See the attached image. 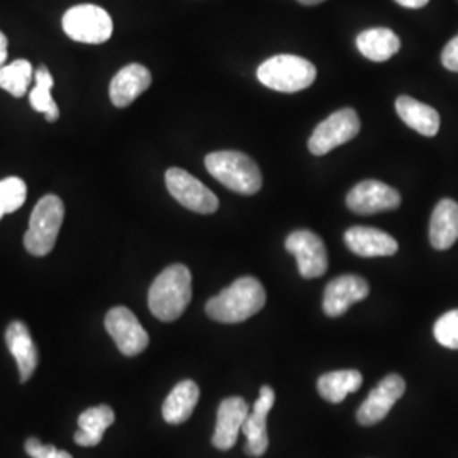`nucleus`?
I'll use <instances>...</instances> for the list:
<instances>
[{"label":"nucleus","instance_id":"obj_28","mask_svg":"<svg viewBox=\"0 0 458 458\" xmlns=\"http://www.w3.org/2000/svg\"><path fill=\"white\" fill-rule=\"evenodd\" d=\"M433 333L437 342L442 346L450 350H458V310L445 312L435 323Z\"/></svg>","mask_w":458,"mask_h":458},{"label":"nucleus","instance_id":"obj_14","mask_svg":"<svg viewBox=\"0 0 458 458\" xmlns=\"http://www.w3.org/2000/svg\"><path fill=\"white\" fill-rule=\"evenodd\" d=\"M276 393L272 387L263 386L253 410L248 414L243 433L246 437L245 454L250 457H262L268 448V433H267V418L274 408Z\"/></svg>","mask_w":458,"mask_h":458},{"label":"nucleus","instance_id":"obj_18","mask_svg":"<svg viewBox=\"0 0 458 458\" xmlns=\"http://www.w3.org/2000/svg\"><path fill=\"white\" fill-rule=\"evenodd\" d=\"M5 344L16 359L21 382H28L38 367V348L30 333V327L22 321H13L5 329Z\"/></svg>","mask_w":458,"mask_h":458},{"label":"nucleus","instance_id":"obj_8","mask_svg":"<svg viewBox=\"0 0 458 458\" xmlns=\"http://www.w3.org/2000/svg\"><path fill=\"white\" fill-rule=\"evenodd\" d=\"M166 189L172 197L189 211L199 214H213L219 208V200L211 189H208L194 175L182 168H168L165 174Z\"/></svg>","mask_w":458,"mask_h":458},{"label":"nucleus","instance_id":"obj_19","mask_svg":"<svg viewBox=\"0 0 458 458\" xmlns=\"http://www.w3.org/2000/svg\"><path fill=\"white\" fill-rule=\"evenodd\" d=\"M458 240V204L452 199H443L429 221V242L435 250H448Z\"/></svg>","mask_w":458,"mask_h":458},{"label":"nucleus","instance_id":"obj_32","mask_svg":"<svg viewBox=\"0 0 458 458\" xmlns=\"http://www.w3.org/2000/svg\"><path fill=\"white\" fill-rule=\"evenodd\" d=\"M7 62V38L0 31V66L5 65Z\"/></svg>","mask_w":458,"mask_h":458},{"label":"nucleus","instance_id":"obj_27","mask_svg":"<svg viewBox=\"0 0 458 458\" xmlns=\"http://www.w3.org/2000/svg\"><path fill=\"white\" fill-rule=\"evenodd\" d=\"M28 187L19 177H7L0 181V208L5 214L16 213L26 202Z\"/></svg>","mask_w":458,"mask_h":458},{"label":"nucleus","instance_id":"obj_24","mask_svg":"<svg viewBox=\"0 0 458 458\" xmlns=\"http://www.w3.org/2000/svg\"><path fill=\"white\" fill-rule=\"evenodd\" d=\"M363 377L359 370H336L319 377L318 391L323 399L333 404L344 401L348 394L357 393L361 387Z\"/></svg>","mask_w":458,"mask_h":458},{"label":"nucleus","instance_id":"obj_1","mask_svg":"<svg viewBox=\"0 0 458 458\" xmlns=\"http://www.w3.org/2000/svg\"><path fill=\"white\" fill-rule=\"evenodd\" d=\"M192 299V274L191 270L175 263L166 267L155 278L148 293V306L153 316L165 323L179 319Z\"/></svg>","mask_w":458,"mask_h":458},{"label":"nucleus","instance_id":"obj_7","mask_svg":"<svg viewBox=\"0 0 458 458\" xmlns=\"http://www.w3.org/2000/svg\"><path fill=\"white\" fill-rule=\"evenodd\" d=\"M360 132L359 114L344 107L331 115H327L323 123L316 126L310 138V151L316 157H323L335 148L342 147L353 140Z\"/></svg>","mask_w":458,"mask_h":458},{"label":"nucleus","instance_id":"obj_16","mask_svg":"<svg viewBox=\"0 0 458 458\" xmlns=\"http://www.w3.org/2000/svg\"><path fill=\"white\" fill-rule=\"evenodd\" d=\"M344 245L359 257L374 259V257H393L399 250V245L391 234L376 228L355 226L344 233Z\"/></svg>","mask_w":458,"mask_h":458},{"label":"nucleus","instance_id":"obj_33","mask_svg":"<svg viewBox=\"0 0 458 458\" xmlns=\"http://www.w3.org/2000/svg\"><path fill=\"white\" fill-rule=\"evenodd\" d=\"M297 2H301L302 5H316V4H321L325 0H297Z\"/></svg>","mask_w":458,"mask_h":458},{"label":"nucleus","instance_id":"obj_2","mask_svg":"<svg viewBox=\"0 0 458 458\" xmlns=\"http://www.w3.org/2000/svg\"><path fill=\"white\" fill-rule=\"evenodd\" d=\"M265 301L267 294L262 284L257 278L242 277L209 299L206 312L214 321L234 325L262 311Z\"/></svg>","mask_w":458,"mask_h":458},{"label":"nucleus","instance_id":"obj_6","mask_svg":"<svg viewBox=\"0 0 458 458\" xmlns=\"http://www.w3.org/2000/svg\"><path fill=\"white\" fill-rule=\"evenodd\" d=\"M113 19L107 11L94 4H82L68 9L64 16V31L77 43L102 45L113 36Z\"/></svg>","mask_w":458,"mask_h":458},{"label":"nucleus","instance_id":"obj_23","mask_svg":"<svg viewBox=\"0 0 458 458\" xmlns=\"http://www.w3.org/2000/svg\"><path fill=\"white\" fill-rule=\"evenodd\" d=\"M114 411L107 404L89 408L79 418L81 429L75 433L73 440L81 446H96L102 442L106 429L114 423Z\"/></svg>","mask_w":458,"mask_h":458},{"label":"nucleus","instance_id":"obj_5","mask_svg":"<svg viewBox=\"0 0 458 458\" xmlns=\"http://www.w3.org/2000/svg\"><path fill=\"white\" fill-rule=\"evenodd\" d=\"M65 206L58 196L43 197L34 206L30 228L24 234V246L34 257H47L56 245L58 233L64 225Z\"/></svg>","mask_w":458,"mask_h":458},{"label":"nucleus","instance_id":"obj_17","mask_svg":"<svg viewBox=\"0 0 458 458\" xmlns=\"http://www.w3.org/2000/svg\"><path fill=\"white\" fill-rule=\"evenodd\" d=\"M151 85V73L147 66L140 64L121 68L109 87V96L115 107H128Z\"/></svg>","mask_w":458,"mask_h":458},{"label":"nucleus","instance_id":"obj_3","mask_svg":"<svg viewBox=\"0 0 458 458\" xmlns=\"http://www.w3.org/2000/svg\"><path fill=\"white\" fill-rule=\"evenodd\" d=\"M208 172L229 191L253 196L262 189V172L248 155L240 151H214L204 160Z\"/></svg>","mask_w":458,"mask_h":458},{"label":"nucleus","instance_id":"obj_11","mask_svg":"<svg viewBox=\"0 0 458 458\" xmlns=\"http://www.w3.org/2000/svg\"><path fill=\"white\" fill-rule=\"evenodd\" d=\"M346 206L360 216L393 211L401 206V194L384 182L363 181L348 192Z\"/></svg>","mask_w":458,"mask_h":458},{"label":"nucleus","instance_id":"obj_30","mask_svg":"<svg viewBox=\"0 0 458 458\" xmlns=\"http://www.w3.org/2000/svg\"><path fill=\"white\" fill-rule=\"evenodd\" d=\"M442 64L446 70L458 73V34L443 48Z\"/></svg>","mask_w":458,"mask_h":458},{"label":"nucleus","instance_id":"obj_34","mask_svg":"<svg viewBox=\"0 0 458 458\" xmlns=\"http://www.w3.org/2000/svg\"><path fill=\"white\" fill-rule=\"evenodd\" d=\"M4 216H5V213H4V211H2V208H0V219H2Z\"/></svg>","mask_w":458,"mask_h":458},{"label":"nucleus","instance_id":"obj_15","mask_svg":"<svg viewBox=\"0 0 458 458\" xmlns=\"http://www.w3.org/2000/svg\"><path fill=\"white\" fill-rule=\"evenodd\" d=\"M250 408L243 397H228L219 404L214 429L213 445L217 450H229L243 429Z\"/></svg>","mask_w":458,"mask_h":458},{"label":"nucleus","instance_id":"obj_29","mask_svg":"<svg viewBox=\"0 0 458 458\" xmlns=\"http://www.w3.org/2000/svg\"><path fill=\"white\" fill-rule=\"evenodd\" d=\"M24 450L33 458H72L68 452L58 450L55 445H43L38 438H30L24 445Z\"/></svg>","mask_w":458,"mask_h":458},{"label":"nucleus","instance_id":"obj_21","mask_svg":"<svg viewBox=\"0 0 458 458\" xmlns=\"http://www.w3.org/2000/svg\"><path fill=\"white\" fill-rule=\"evenodd\" d=\"M197 401H199V387L196 382L182 380L181 384H177L174 391L165 399L164 408H162L165 421L170 425L185 423L196 410Z\"/></svg>","mask_w":458,"mask_h":458},{"label":"nucleus","instance_id":"obj_13","mask_svg":"<svg viewBox=\"0 0 458 458\" xmlns=\"http://www.w3.org/2000/svg\"><path fill=\"white\" fill-rule=\"evenodd\" d=\"M370 285L359 276H342L333 278L325 289L323 310L329 318H338L350 310L355 302L369 297Z\"/></svg>","mask_w":458,"mask_h":458},{"label":"nucleus","instance_id":"obj_9","mask_svg":"<svg viewBox=\"0 0 458 458\" xmlns=\"http://www.w3.org/2000/svg\"><path fill=\"white\" fill-rule=\"evenodd\" d=\"M285 248L297 260L299 274L304 278H318L327 270V251L323 240L308 229H299L287 236Z\"/></svg>","mask_w":458,"mask_h":458},{"label":"nucleus","instance_id":"obj_22","mask_svg":"<svg viewBox=\"0 0 458 458\" xmlns=\"http://www.w3.org/2000/svg\"><path fill=\"white\" fill-rule=\"evenodd\" d=\"M357 48L372 62H387L401 49V39L387 28H374L361 31L357 38Z\"/></svg>","mask_w":458,"mask_h":458},{"label":"nucleus","instance_id":"obj_12","mask_svg":"<svg viewBox=\"0 0 458 458\" xmlns=\"http://www.w3.org/2000/svg\"><path fill=\"white\" fill-rule=\"evenodd\" d=\"M406 391L404 378L397 374L386 377L376 389L367 397V401L360 406L357 412V420L363 426H372L380 423L394 404L403 397Z\"/></svg>","mask_w":458,"mask_h":458},{"label":"nucleus","instance_id":"obj_26","mask_svg":"<svg viewBox=\"0 0 458 458\" xmlns=\"http://www.w3.org/2000/svg\"><path fill=\"white\" fill-rule=\"evenodd\" d=\"M33 79V65L28 60H16L13 64L0 66V89L14 98L26 96Z\"/></svg>","mask_w":458,"mask_h":458},{"label":"nucleus","instance_id":"obj_10","mask_svg":"<svg viewBox=\"0 0 458 458\" xmlns=\"http://www.w3.org/2000/svg\"><path fill=\"white\" fill-rule=\"evenodd\" d=\"M106 329L114 340L119 352L126 357H136L147 350L149 344L145 327L128 308L117 306L106 316Z\"/></svg>","mask_w":458,"mask_h":458},{"label":"nucleus","instance_id":"obj_31","mask_svg":"<svg viewBox=\"0 0 458 458\" xmlns=\"http://www.w3.org/2000/svg\"><path fill=\"white\" fill-rule=\"evenodd\" d=\"M395 2L403 7H408V9H421V7H425L429 0H395Z\"/></svg>","mask_w":458,"mask_h":458},{"label":"nucleus","instance_id":"obj_25","mask_svg":"<svg viewBox=\"0 0 458 458\" xmlns=\"http://www.w3.org/2000/svg\"><path fill=\"white\" fill-rule=\"evenodd\" d=\"M33 90L30 92V104L34 111L43 113L48 123H56L60 119V109L56 106V102L51 98V89H53V75L49 73L48 68L45 65L39 66L34 72Z\"/></svg>","mask_w":458,"mask_h":458},{"label":"nucleus","instance_id":"obj_4","mask_svg":"<svg viewBox=\"0 0 458 458\" xmlns=\"http://www.w3.org/2000/svg\"><path fill=\"white\" fill-rule=\"evenodd\" d=\"M318 70L310 60L295 55H277L265 60L257 70V77L265 87L294 94L311 87L316 81Z\"/></svg>","mask_w":458,"mask_h":458},{"label":"nucleus","instance_id":"obj_20","mask_svg":"<svg viewBox=\"0 0 458 458\" xmlns=\"http://www.w3.org/2000/svg\"><path fill=\"white\" fill-rule=\"evenodd\" d=\"M395 111L411 130H414L423 136H435L440 131L438 111L416 98L401 96L395 100Z\"/></svg>","mask_w":458,"mask_h":458}]
</instances>
